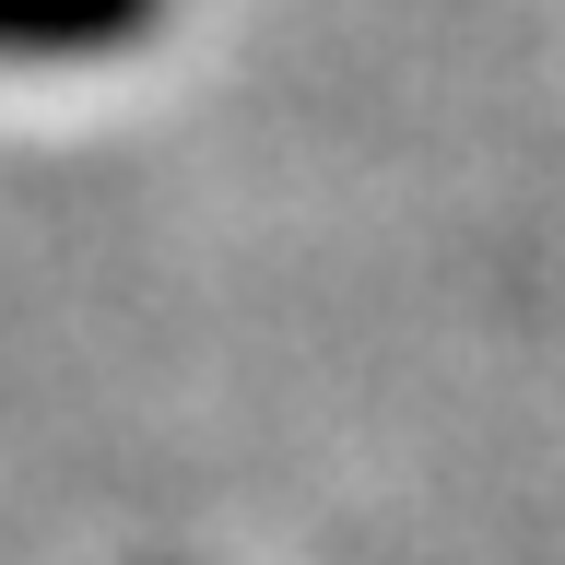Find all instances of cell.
Listing matches in <instances>:
<instances>
[{
    "instance_id": "1",
    "label": "cell",
    "mask_w": 565,
    "mask_h": 565,
    "mask_svg": "<svg viewBox=\"0 0 565 565\" xmlns=\"http://www.w3.org/2000/svg\"><path fill=\"white\" fill-rule=\"evenodd\" d=\"M153 0H0V47H106Z\"/></svg>"
}]
</instances>
